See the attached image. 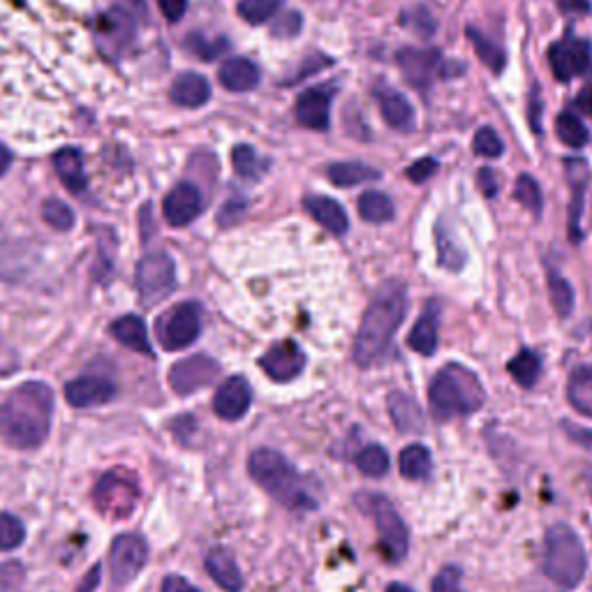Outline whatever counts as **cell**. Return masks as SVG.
Segmentation results:
<instances>
[{
  "label": "cell",
  "mask_w": 592,
  "mask_h": 592,
  "mask_svg": "<svg viewBox=\"0 0 592 592\" xmlns=\"http://www.w3.org/2000/svg\"><path fill=\"white\" fill-rule=\"evenodd\" d=\"M162 592H199V590L192 586L190 581H185L183 576L172 574L162 581Z\"/></svg>",
  "instance_id": "52"
},
{
  "label": "cell",
  "mask_w": 592,
  "mask_h": 592,
  "mask_svg": "<svg viewBox=\"0 0 592 592\" xmlns=\"http://www.w3.org/2000/svg\"><path fill=\"white\" fill-rule=\"evenodd\" d=\"M407 345H410L414 352L431 357L435 347H438V310L428 308L426 313L419 317L417 324H414L410 331Z\"/></svg>",
  "instance_id": "26"
},
{
  "label": "cell",
  "mask_w": 592,
  "mask_h": 592,
  "mask_svg": "<svg viewBox=\"0 0 592 592\" xmlns=\"http://www.w3.org/2000/svg\"><path fill=\"white\" fill-rule=\"evenodd\" d=\"M206 572H209L211 579L227 592H239L243 586L236 560L232 558V553L225 549H213L206 555Z\"/></svg>",
  "instance_id": "25"
},
{
  "label": "cell",
  "mask_w": 592,
  "mask_h": 592,
  "mask_svg": "<svg viewBox=\"0 0 592 592\" xmlns=\"http://www.w3.org/2000/svg\"><path fill=\"white\" fill-rule=\"evenodd\" d=\"M116 396L114 382L105 377H77L65 387V398L72 407H95L105 405Z\"/></svg>",
  "instance_id": "17"
},
{
  "label": "cell",
  "mask_w": 592,
  "mask_h": 592,
  "mask_svg": "<svg viewBox=\"0 0 592 592\" xmlns=\"http://www.w3.org/2000/svg\"><path fill=\"white\" fill-rule=\"evenodd\" d=\"M398 65L405 74V79L412 86L426 88L431 84L435 72L440 70V56L428 49H401L398 51Z\"/></svg>",
  "instance_id": "18"
},
{
  "label": "cell",
  "mask_w": 592,
  "mask_h": 592,
  "mask_svg": "<svg viewBox=\"0 0 592 592\" xmlns=\"http://www.w3.org/2000/svg\"><path fill=\"white\" fill-rule=\"evenodd\" d=\"M202 329V317H199L197 303L185 301L181 306L167 310L158 320V340L169 352L185 350L195 343Z\"/></svg>",
  "instance_id": "9"
},
{
  "label": "cell",
  "mask_w": 592,
  "mask_h": 592,
  "mask_svg": "<svg viewBox=\"0 0 592 592\" xmlns=\"http://www.w3.org/2000/svg\"><path fill=\"white\" fill-rule=\"evenodd\" d=\"M389 414L394 426L401 433H424L426 431V417L421 405L414 401L412 396L403 394V391H394L389 394Z\"/></svg>",
  "instance_id": "19"
},
{
  "label": "cell",
  "mask_w": 592,
  "mask_h": 592,
  "mask_svg": "<svg viewBox=\"0 0 592 592\" xmlns=\"http://www.w3.org/2000/svg\"><path fill=\"white\" fill-rule=\"evenodd\" d=\"M565 431L569 433V438L583 444V447L592 449V431H583V428H576L572 424H565Z\"/></svg>",
  "instance_id": "55"
},
{
  "label": "cell",
  "mask_w": 592,
  "mask_h": 592,
  "mask_svg": "<svg viewBox=\"0 0 592 592\" xmlns=\"http://www.w3.org/2000/svg\"><path fill=\"white\" fill-rule=\"evenodd\" d=\"M148 558V546L144 537L139 535H121L114 539L109 551V567L114 586H123L135 579L142 572Z\"/></svg>",
  "instance_id": "10"
},
{
  "label": "cell",
  "mask_w": 592,
  "mask_h": 592,
  "mask_svg": "<svg viewBox=\"0 0 592 592\" xmlns=\"http://www.w3.org/2000/svg\"><path fill=\"white\" fill-rule=\"evenodd\" d=\"M579 105L588 111V114H592V88H588V91L581 93L579 98Z\"/></svg>",
  "instance_id": "57"
},
{
  "label": "cell",
  "mask_w": 592,
  "mask_h": 592,
  "mask_svg": "<svg viewBox=\"0 0 592 592\" xmlns=\"http://www.w3.org/2000/svg\"><path fill=\"white\" fill-rule=\"evenodd\" d=\"M507 370L523 389H532L539 380V373H542V359H539L537 352L521 350L509 361Z\"/></svg>",
  "instance_id": "30"
},
{
  "label": "cell",
  "mask_w": 592,
  "mask_h": 592,
  "mask_svg": "<svg viewBox=\"0 0 592 592\" xmlns=\"http://www.w3.org/2000/svg\"><path fill=\"white\" fill-rule=\"evenodd\" d=\"M401 475L405 479H426L431 475V451L424 444H410L401 451Z\"/></svg>",
  "instance_id": "31"
},
{
  "label": "cell",
  "mask_w": 592,
  "mask_h": 592,
  "mask_svg": "<svg viewBox=\"0 0 592 592\" xmlns=\"http://www.w3.org/2000/svg\"><path fill=\"white\" fill-rule=\"evenodd\" d=\"M438 255H440V264L447 266L451 271H458L461 269V264L465 262L461 246L451 241L449 232H444V229H438Z\"/></svg>",
  "instance_id": "43"
},
{
  "label": "cell",
  "mask_w": 592,
  "mask_h": 592,
  "mask_svg": "<svg viewBox=\"0 0 592 592\" xmlns=\"http://www.w3.org/2000/svg\"><path fill=\"white\" fill-rule=\"evenodd\" d=\"M248 472L271 498L290 509H313L315 500L310 498L301 477L296 475L292 463L273 449H257L248 458Z\"/></svg>",
  "instance_id": "4"
},
{
  "label": "cell",
  "mask_w": 592,
  "mask_h": 592,
  "mask_svg": "<svg viewBox=\"0 0 592 592\" xmlns=\"http://www.w3.org/2000/svg\"><path fill=\"white\" fill-rule=\"evenodd\" d=\"M433 592H465L461 588V569L458 567H444L442 572L435 576Z\"/></svg>",
  "instance_id": "47"
},
{
  "label": "cell",
  "mask_w": 592,
  "mask_h": 592,
  "mask_svg": "<svg viewBox=\"0 0 592 592\" xmlns=\"http://www.w3.org/2000/svg\"><path fill=\"white\" fill-rule=\"evenodd\" d=\"M169 98H172V102H176L179 107H188V109L204 107L211 98V86L202 74L183 72L174 79Z\"/></svg>",
  "instance_id": "20"
},
{
  "label": "cell",
  "mask_w": 592,
  "mask_h": 592,
  "mask_svg": "<svg viewBox=\"0 0 592 592\" xmlns=\"http://www.w3.org/2000/svg\"><path fill=\"white\" fill-rule=\"evenodd\" d=\"M569 54H572V63H574V74H586L588 68L592 65V44L588 40H567Z\"/></svg>",
  "instance_id": "45"
},
{
  "label": "cell",
  "mask_w": 592,
  "mask_h": 592,
  "mask_svg": "<svg viewBox=\"0 0 592 592\" xmlns=\"http://www.w3.org/2000/svg\"><path fill=\"white\" fill-rule=\"evenodd\" d=\"M407 313V292L398 280L384 283L366 308L364 320L354 340V361L361 368H368L387 354L396 331L401 329Z\"/></svg>",
  "instance_id": "2"
},
{
  "label": "cell",
  "mask_w": 592,
  "mask_h": 592,
  "mask_svg": "<svg viewBox=\"0 0 592 592\" xmlns=\"http://www.w3.org/2000/svg\"><path fill=\"white\" fill-rule=\"evenodd\" d=\"M567 398L576 412L592 419V368L581 366L569 375Z\"/></svg>",
  "instance_id": "28"
},
{
  "label": "cell",
  "mask_w": 592,
  "mask_h": 592,
  "mask_svg": "<svg viewBox=\"0 0 592 592\" xmlns=\"http://www.w3.org/2000/svg\"><path fill=\"white\" fill-rule=\"evenodd\" d=\"M396 206L391 202L389 195L384 192L370 190L359 197V216L366 222H373V225H382V222L394 220Z\"/></svg>",
  "instance_id": "29"
},
{
  "label": "cell",
  "mask_w": 592,
  "mask_h": 592,
  "mask_svg": "<svg viewBox=\"0 0 592 592\" xmlns=\"http://www.w3.org/2000/svg\"><path fill=\"white\" fill-rule=\"evenodd\" d=\"M176 266L167 253H151L137 264V292L146 308L165 301L174 292Z\"/></svg>",
  "instance_id": "8"
},
{
  "label": "cell",
  "mask_w": 592,
  "mask_h": 592,
  "mask_svg": "<svg viewBox=\"0 0 592 592\" xmlns=\"http://www.w3.org/2000/svg\"><path fill=\"white\" fill-rule=\"evenodd\" d=\"M24 537H26L24 523H21L17 516L0 514V553L14 551L21 542H24Z\"/></svg>",
  "instance_id": "39"
},
{
  "label": "cell",
  "mask_w": 592,
  "mask_h": 592,
  "mask_svg": "<svg viewBox=\"0 0 592 592\" xmlns=\"http://www.w3.org/2000/svg\"><path fill=\"white\" fill-rule=\"evenodd\" d=\"M403 21L405 24H410L414 31L424 37H431L435 33V19H433V14L426 10V7H417V10L405 12Z\"/></svg>",
  "instance_id": "46"
},
{
  "label": "cell",
  "mask_w": 592,
  "mask_h": 592,
  "mask_svg": "<svg viewBox=\"0 0 592 592\" xmlns=\"http://www.w3.org/2000/svg\"><path fill=\"white\" fill-rule=\"evenodd\" d=\"M42 218L49 227L58 229V232H68L74 225V213L70 211L68 204H63L61 199H47L42 204Z\"/></svg>",
  "instance_id": "38"
},
{
  "label": "cell",
  "mask_w": 592,
  "mask_h": 592,
  "mask_svg": "<svg viewBox=\"0 0 592 592\" xmlns=\"http://www.w3.org/2000/svg\"><path fill=\"white\" fill-rule=\"evenodd\" d=\"M549 61H551V70L558 81H569L574 74V63H572V54H569L567 42H558L553 44L549 51Z\"/></svg>",
  "instance_id": "42"
},
{
  "label": "cell",
  "mask_w": 592,
  "mask_h": 592,
  "mask_svg": "<svg viewBox=\"0 0 592 592\" xmlns=\"http://www.w3.org/2000/svg\"><path fill=\"white\" fill-rule=\"evenodd\" d=\"M438 160L435 158H419L417 162H412L410 167H407L405 176L410 179L412 183H426L431 176H435L438 172Z\"/></svg>",
  "instance_id": "48"
},
{
  "label": "cell",
  "mask_w": 592,
  "mask_h": 592,
  "mask_svg": "<svg viewBox=\"0 0 592 592\" xmlns=\"http://www.w3.org/2000/svg\"><path fill=\"white\" fill-rule=\"evenodd\" d=\"M477 176H479V179H477L479 188H481V192H484L486 197H495V195H498L500 181H498V176H495L493 169H481V172Z\"/></svg>",
  "instance_id": "51"
},
{
  "label": "cell",
  "mask_w": 592,
  "mask_h": 592,
  "mask_svg": "<svg viewBox=\"0 0 592 592\" xmlns=\"http://www.w3.org/2000/svg\"><path fill=\"white\" fill-rule=\"evenodd\" d=\"M54 394L44 382H26L0 401V440L14 449H35L47 440Z\"/></svg>",
  "instance_id": "1"
},
{
  "label": "cell",
  "mask_w": 592,
  "mask_h": 592,
  "mask_svg": "<svg viewBox=\"0 0 592 592\" xmlns=\"http://www.w3.org/2000/svg\"><path fill=\"white\" fill-rule=\"evenodd\" d=\"M259 366L271 380L290 382L306 368V354L301 352V347L294 340H280L259 359Z\"/></svg>",
  "instance_id": "12"
},
{
  "label": "cell",
  "mask_w": 592,
  "mask_h": 592,
  "mask_svg": "<svg viewBox=\"0 0 592 592\" xmlns=\"http://www.w3.org/2000/svg\"><path fill=\"white\" fill-rule=\"evenodd\" d=\"M10 162H12L10 151H7V148L0 144V176H3L7 169H10Z\"/></svg>",
  "instance_id": "56"
},
{
  "label": "cell",
  "mask_w": 592,
  "mask_h": 592,
  "mask_svg": "<svg viewBox=\"0 0 592 592\" xmlns=\"http://www.w3.org/2000/svg\"><path fill=\"white\" fill-rule=\"evenodd\" d=\"M232 165L236 169V174L246 176V179H255V176L259 174V169H262V165H259L257 153L246 144L234 148V151H232Z\"/></svg>",
  "instance_id": "44"
},
{
  "label": "cell",
  "mask_w": 592,
  "mask_h": 592,
  "mask_svg": "<svg viewBox=\"0 0 592 592\" xmlns=\"http://www.w3.org/2000/svg\"><path fill=\"white\" fill-rule=\"evenodd\" d=\"M329 181L338 188H352V185L380 179V172L364 162H333L327 169Z\"/></svg>",
  "instance_id": "27"
},
{
  "label": "cell",
  "mask_w": 592,
  "mask_h": 592,
  "mask_svg": "<svg viewBox=\"0 0 592 592\" xmlns=\"http://www.w3.org/2000/svg\"><path fill=\"white\" fill-rule=\"evenodd\" d=\"M111 336H114L121 345L128 347V350L146 354V357H153L151 340H148V331H146V324L142 322V317L125 315L121 320H116L111 324Z\"/></svg>",
  "instance_id": "23"
},
{
  "label": "cell",
  "mask_w": 592,
  "mask_h": 592,
  "mask_svg": "<svg viewBox=\"0 0 592 592\" xmlns=\"http://www.w3.org/2000/svg\"><path fill=\"white\" fill-rule=\"evenodd\" d=\"M331 116V91L329 88H308L296 100V118L303 128L327 130Z\"/></svg>",
  "instance_id": "16"
},
{
  "label": "cell",
  "mask_w": 592,
  "mask_h": 592,
  "mask_svg": "<svg viewBox=\"0 0 592 592\" xmlns=\"http://www.w3.org/2000/svg\"><path fill=\"white\" fill-rule=\"evenodd\" d=\"M472 148H475V153L481 155V158H500L502 151H505V144H502V139L498 132L493 128H479L475 139H472Z\"/></svg>",
  "instance_id": "41"
},
{
  "label": "cell",
  "mask_w": 592,
  "mask_h": 592,
  "mask_svg": "<svg viewBox=\"0 0 592 592\" xmlns=\"http://www.w3.org/2000/svg\"><path fill=\"white\" fill-rule=\"evenodd\" d=\"M54 167L61 183L68 188L72 195H81L86 190V174H84V160L77 148H61L54 155Z\"/></svg>",
  "instance_id": "24"
},
{
  "label": "cell",
  "mask_w": 592,
  "mask_h": 592,
  "mask_svg": "<svg viewBox=\"0 0 592 592\" xmlns=\"http://www.w3.org/2000/svg\"><path fill=\"white\" fill-rule=\"evenodd\" d=\"M250 401H253V391L243 377H229L220 384L213 398V410L220 419L225 421H239L248 412Z\"/></svg>",
  "instance_id": "13"
},
{
  "label": "cell",
  "mask_w": 592,
  "mask_h": 592,
  "mask_svg": "<svg viewBox=\"0 0 592 592\" xmlns=\"http://www.w3.org/2000/svg\"><path fill=\"white\" fill-rule=\"evenodd\" d=\"M162 211H165V220L169 225L185 227L202 211V195H199V190L192 183H179L165 197Z\"/></svg>",
  "instance_id": "14"
},
{
  "label": "cell",
  "mask_w": 592,
  "mask_h": 592,
  "mask_svg": "<svg viewBox=\"0 0 592 592\" xmlns=\"http://www.w3.org/2000/svg\"><path fill=\"white\" fill-rule=\"evenodd\" d=\"M375 98L389 128L398 132H410L414 128V107L401 91H396V88L387 84H380L375 88Z\"/></svg>",
  "instance_id": "15"
},
{
  "label": "cell",
  "mask_w": 592,
  "mask_h": 592,
  "mask_svg": "<svg viewBox=\"0 0 592 592\" xmlns=\"http://www.w3.org/2000/svg\"><path fill=\"white\" fill-rule=\"evenodd\" d=\"M359 505L364 507L366 514L373 516L382 551L387 553V558L391 562H401L407 555V549H410V532H407L401 514L384 495L377 493L359 495Z\"/></svg>",
  "instance_id": "6"
},
{
  "label": "cell",
  "mask_w": 592,
  "mask_h": 592,
  "mask_svg": "<svg viewBox=\"0 0 592 592\" xmlns=\"http://www.w3.org/2000/svg\"><path fill=\"white\" fill-rule=\"evenodd\" d=\"M158 5L162 14H165V19L172 21V24H176L185 14V10H188V0H158Z\"/></svg>",
  "instance_id": "50"
},
{
  "label": "cell",
  "mask_w": 592,
  "mask_h": 592,
  "mask_svg": "<svg viewBox=\"0 0 592 592\" xmlns=\"http://www.w3.org/2000/svg\"><path fill=\"white\" fill-rule=\"evenodd\" d=\"M468 37L472 40V44H475V51H477V56L481 58V61H484L495 74L502 72V68H505V61H507L505 51H502L495 42L488 40V37L481 35L477 28H470Z\"/></svg>",
  "instance_id": "35"
},
{
  "label": "cell",
  "mask_w": 592,
  "mask_h": 592,
  "mask_svg": "<svg viewBox=\"0 0 592 592\" xmlns=\"http://www.w3.org/2000/svg\"><path fill=\"white\" fill-rule=\"evenodd\" d=\"M588 558L581 537L565 523L551 525L544 539V572L560 590H574L586 576Z\"/></svg>",
  "instance_id": "5"
},
{
  "label": "cell",
  "mask_w": 592,
  "mask_h": 592,
  "mask_svg": "<svg viewBox=\"0 0 592 592\" xmlns=\"http://www.w3.org/2000/svg\"><path fill=\"white\" fill-rule=\"evenodd\" d=\"M549 294H551V303H553L555 313H558L560 317L572 315L574 303H576L574 287L558 269H549Z\"/></svg>",
  "instance_id": "32"
},
{
  "label": "cell",
  "mask_w": 592,
  "mask_h": 592,
  "mask_svg": "<svg viewBox=\"0 0 592 592\" xmlns=\"http://www.w3.org/2000/svg\"><path fill=\"white\" fill-rule=\"evenodd\" d=\"M514 197H516V202L525 206V209H528L530 213H537V216L542 213V188H539V183L532 179L530 174L518 176Z\"/></svg>",
  "instance_id": "37"
},
{
  "label": "cell",
  "mask_w": 592,
  "mask_h": 592,
  "mask_svg": "<svg viewBox=\"0 0 592 592\" xmlns=\"http://www.w3.org/2000/svg\"><path fill=\"white\" fill-rule=\"evenodd\" d=\"M93 502L100 514L109 518H125L135 512L139 502V484L128 470H111L93 488Z\"/></svg>",
  "instance_id": "7"
},
{
  "label": "cell",
  "mask_w": 592,
  "mask_h": 592,
  "mask_svg": "<svg viewBox=\"0 0 592 592\" xmlns=\"http://www.w3.org/2000/svg\"><path fill=\"white\" fill-rule=\"evenodd\" d=\"M220 84L232 93H246L253 91V88L259 84V68L248 61V58H232L222 65L218 72Z\"/></svg>",
  "instance_id": "22"
},
{
  "label": "cell",
  "mask_w": 592,
  "mask_h": 592,
  "mask_svg": "<svg viewBox=\"0 0 592 592\" xmlns=\"http://www.w3.org/2000/svg\"><path fill=\"white\" fill-rule=\"evenodd\" d=\"M185 47H188L190 54L202 58V61H213V58L222 56L227 51V40H204V35L192 33L185 37Z\"/></svg>",
  "instance_id": "40"
},
{
  "label": "cell",
  "mask_w": 592,
  "mask_h": 592,
  "mask_svg": "<svg viewBox=\"0 0 592 592\" xmlns=\"http://www.w3.org/2000/svg\"><path fill=\"white\" fill-rule=\"evenodd\" d=\"M387 592H412L407 586H403V583H391V586L387 588Z\"/></svg>",
  "instance_id": "58"
},
{
  "label": "cell",
  "mask_w": 592,
  "mask_h": 592,
  "mask_svg": "<svg viewBox=\"0 0 592 592\" xmlns=\"http://www.w3.org/2000/svg\"><path fill=\"white\" fill-rule=\"evenodd\" d=\"M555 130H558V137L562 139V144L572 146V148H583L588 144V128L583 125L579 116H574L572 111H562L555 121Z\"/></svg>",
  "instance_id": "33"
},
{
  "label": "cell",
  "mask_w": 592,
  "mask_h": 592,
  "mask_svg": "<svg viewBox=\"0 0 592 592\" xmlns=\"http://www.w3.org/2000/svg\"><path fill=\"white\" fill-rule=\"evenodd\" d=\"M560 7L569 14H588L592 10L590 0H560Z\"/></svg>",
  "instance_id": "54"
},
{
  "label": "cell",
  "mask_w": 592,
  "mask_h": 592,
  "mask_svg": "<svg viewBox=\"0 0 592 592\" xmlns=\"http://www.w3.org/2000/svg\"><path fill=\"white\" fill-rule=\"evenodd\" d=\"M428 403L438 421H449L477 412L486 403V391L479 377L461 364L444 366L428 387Z\"/></svg>",
  "instance_id": "3"
},
{
  "label": "cell",
  "mask_w": 592,
  "mask_h": 592,
  "mask_svg": "<svg viewBox=\"0 0 592 592\" xmlns=\"http://www.w3.org/2000/svg\"><path fill=\"white\" fill-rule=\"evenodd\" d=\"M303 206H306V211L310 213V216H313L331 234L343 236L347 232V227H350L347 213H345L343 206L336 202V199H331V197H306Z\"/></svg>",
  "instance_id": "21"
},
{
  "label": "cell",
  "mask_w": 592,
  "mask_h": 592,
  "mask_svg": "<svg viewBox=\"0 0 592 592\" xmlns=\"http://www.w3.org/2000/svg\"><path fill=\"white\" fill-rule=\"evenodd\" d=\"M100 572H102L100 565H95V567L91 569V572L86 574V579L79 583V588L74 590V592H95V588L100 586Z\"/></svg>",
  "instance_id": "53"
},
{
  "label": "cell",
  "mask_w": 592,
  "mask_h": 592,
  "mask_svg": "<svg viewBox=\"0 0 592 592\" xmlns=\"http://www.w3.org/2000/svg\"><path fill=\"white\" fill-rule=\"evenodd\" d=\"M389 454L387 449L380 447V444H368L366 449H361V454L357 456V468L361 470V475L366 477H384L389 472Z\"/></svg>",
  "instance_id": "34"
},
{
  "label": "cell",
  "mask_w": 592,
  "mask_h": 592,
  "mask_svg": "<svg viewBox=\"0 0 592 592\" xmlns=\"http://www.w3.org/2000/svg\"><path fill=\"white\" fill-rule=\"evenodd\" d=\"M301 31V14L299 12H287L273 24V35L276 37H294Z\"/></svg>",
  "instance_id": "49"
},
{
  "label": "cell",
  "mask_w": 592,
  "mask_h": 592,
  "mask_svg": "<svg viewBox=\"0 0 592 592\" xmlns=\"http://www.w3.org/2000/svg\"><path fill=\"white\" fill-rule=\"evenodd\" d=\"M283 3L285 0H241L239 14L243 21L257 26V24H264V21H269L273 14L283 7Z\"/></svg>",
  "instance_id": "36"
},
{
  "label": "cell",
  "mask_w": 592,
  "mask_h": 592,
  "mask_svg": "<svg viewBox=\"0 0 592 592\" xmlns=\"http://www.w3.org/2000/svg\"><path fill=\"white\" fill-rule=\"evenodd\" d=\"M590 493H592V479H590Z\"/></svg>",
  "instance_id": "59"
},
{
  "label": "cell",
  "mask_w": 592,
  "mask_h": 592,
  "mask_svg": "<svg viewBox=\"0 0 592 592\" xmlns=\"http://www.w3.org/2000/svg\"><path fill=\"white\" fill-rule=\"evenodd\" d=\"M218 375V364L209 357H190L169 370V387L179 396L195 394V391L209 387Z\"/></svg>",
  "instance_id": "11"
}]
</instances>
